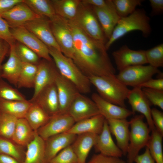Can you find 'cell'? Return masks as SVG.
Here are the masks:
<instances>
[{
  "mask_svg": "<svg viewBox=\"0 0 163 163\" xmlns=\"http://www.w3.org/2000/svg\"><path fill=\"white\" fill-rule=\"evenodd\" d=\"M161 72L158 68L149 65L132 66L119 71L116 75L118 79L127 86L133 88L140 85Z\"/></svg>",
  "mask_w": 163,
  "mask_h": 163,
  "instance_id": "ba28073f",
  "label": "cell"
},
{
  "mask_svg": "<svg viewBox=\"0 0 163 163\" xmlns=\"http://www.w3.org/2000/svg\"><path fill=\"white\" fill-rule=\"evenodd\" d=\"M106 120L111 133L115 137L117 145L123 155H126L129 141V121L126 119Z\"/></svg>",
  "mask_w": 163,
  "mask_h": 163,
  "instance_id": "603a6c76",
  "label": "cell"
},
{
  "mask_svg": "<svg viewBox=\"0 0 163 163\" xmlns=\"http://www.w3.org/2000/svg\"><path fill=\"white\" fill-rule=\"evenodd\" d=\"M48 48L60 74L73 84L80 93L90 92L91 84L88 77L81 71L73 60L55 48Z\"/></svg>",
  "mask_w": 163,
  "mask_h": 163,
  "instance_id": "3957f363",
  "label": "cell"
},
{
  "mask_svg": "<svg viewBox=\"0 0 163 163\" xmlns=\"http://www.w3.org/2000/svg\"><path fill=\"white\" fill-rule=\"evenodd\" d=\"M48 163H78V161L70 145L62 150Z\"/></svg>",
  "mask_w": 163,
  "mask_h": 163,
  "instance_id": "60d3db41",
  "label": "cell"
},
{
  "mask_svg": "<svg viewBox=\"0 0 163 163\" xmlns=\"http://www.w3.org/2000/svg\"><path fill=\"white\" fill-rule=\"evenodd\" d=\"M14 44L10 45L9 57L8 60L5 63L1 65V77L6 79L11 84L17 87L23 62L15 52Z\"/></svg>",
  "mask_w": 163,
  "mask_h": 163,
  "instance_id": "cb8c5ba5",
  "label": "cell"
},
{
  "mask_svg": "<svg viewBox=\"0 0 163 163\" xmlns=\"http://www.w3.org/2000/svg\"><path fill=\"white\" fill-rule=\"evenodd\" d=\"M126 99L131 106L133 114L136 112L141 113L145 118L151 131L155 129L151 117L150 104L143 94L142 88L136 87L129 89Z\"/></svg>",
  "mask_w": 163,
  "mask_h": 163,
  "instance_id": "9a60e30c",
  "label": "cell"
},
{
  "mask_svg": "<svg viewBox=\"0 0 163 163\" xmlns=\"http://www.w3.org/2000/svg\"><path fill=\"white\" fill-rule=\"evenodd\" d=\"M116 11L120 18L127 16L141 5L142 0H112Z\"/></svg>",
  "mask_w": 163,
  "mask_h": 163,
  "instance_id": "74e56055",
  "label": "cell"
},
{
  "mask_svg": "<svg viewBox=\"0 0 163 163\" xmlns=\"http://www.w3.org/2000/svg\"><path fill=\"white\" fill-rule=\"evenodd\" d=\"M112 55L119 71L130 66L147 63L145 50H133L126 45L113 52Z\"/></svg>",
  "mask_w": 163,
  "mask_h": 163,
  "instance_id": "7c38bea8",
  "label": "cell"
},
{
  "mask_svg": "<svg viewBox=\"0 0 163 163\" xmlns=\"http://www.w3.org/2000/svg\"><path fill=\"white\" fill-rule=\"evenodd\" d=\"M144 116L137 115L129 121V144L127 151V163H133L140 150L146 147L150 138L151 131Z\"/></svg>",
  "mask_w": 163,
  "mask_h": 163,
  "instance_id": "5b68a950",
  "label": "cell"
},
{
  "mask_svg": "<svg viewBox=\"0 0 163 163\" xmlns=\"http://www.w3.org/2000/svg\"><path fill=\"white\" fill-rule=\"evenodd\" d=\"M92 7L108 40L121 18L117 13L112 0H109L108 4L105 7Z\"/></svg>",
  "mask_w": 163,
  "mask_h": 163,
  "instance_id": "2e32d148",
  "label": "cell"
},
{
  "mask_svg": "<svg viewBox=\"0 0 163 163\" xmlns=\"http://www.w3.org/2000/svg\"><path fill=\"white\" fill-rule=\"evenodd\" d=\"M0 163H21L14 158L5 154H0Z\"/></svg>",
  "mask_w": 163,
  "mask_h": 163,
  "instance_id": "f5cc1de1",
  "label": "cell"
},
{
  "mask_svg": "<svg viewBox=\"0 0 163 163\" xmlns=\"http://www.w3.org/2000/svg\"><path fill=\"white\" fill-rule=\"evenodd\" d=\"M142 91L150 104L163 110V91L142 88Z\"/></svg>",
  "mask_w": 163,
  "mask_h": 163,
  "instance_id": "b9f144b4",
  "label": "cell"
},
{
  "mask_svg": "<svg viewBox=\"0 0 163 163\" xmlns=\"http://www.w3.org/2000/svg\"><path fill=\"white\" fill-rule=\"evenodd\" d=\"M97 136L91 133L77 135L71 146L77 158L78 163H86L88 154L96 143Z\"/></svg>",
  "mask_w": 163,
  "mask_h": 163,
  "instance_id": "d4e9b609",
  "label": "cell"
},
{
  "mask_svg": "<svg viewBox=\"0 0 163 163\" xmlns=\"http://www.w3.org/2000/svg\"><path fill=\"white\" fill-rule=\"evenodd\" d=\"M24 101L25 97L17 89L13 88L2 78H0V100Z\"/></svg>",
  "mask_w": 163,
  "mask_h": 163,
  "instance_id": "f35d334b",
  "label": "cell"
},
{
  "mask_svg": "<svg viewBox=\"0 0 163 163\" xmlns=\"http://www.w3.org/2000/svg\"><path fill=\"white\" fill-rule=\"evenodd\" d=\"M96 88L98 94L105 100L120 106L126 107L125 101L129 90L115 74L88 77Z\"/></svg>",
  "mask_w": 163,
  "mask_h": 163,
  "instance_id": "277c9868",
  "label": "cell"
},
{
  "mask_svg": "<svg viewBox=\"0 0 163 163\" xmlns=\"http://www.w3.org/2000/svg\"><path fill=\"white\" fill-rule=\"evenodd\" d=\"M50 22L48 18L40 16L26 22L23 26L48 48H54L61 51L52 32Z\"/></svg>",
  "mask_w": 163,
  "mask_h": 163,
  "instance_id": "30bf717a",
  "label": "cell"
},
{
  "mask_svg": "<svg viewBox=\"0 0 163 163\" xmlns=\"http://www.w3.org/2000/svg\"><path fill=\"white\" fill-rule=\"evenodd\" d=\"M91 99L96 104L100 114L106 120L126 119L134 114L131 110L105 100L97 93H93Z\"/></svg>",
  "mask_w": 163,
  "mask_h": 163,
  "instance_id": "ffe728a7",
  "label": "cell"
},
{
  "mask_svg": "<svg viewBox=\"0 0 163 163\" xmlns=\"http://www.w3.org/2000/svg\"><path fill=\"white\" fill-rule=\"evenodd\" d=\"M53 61L44 59L40 60L37 65V72L33 96L35 98L39 92L48 85L55 82L58 70L53 65Z\"/></svg>",
  "mask_w": 163,
  "mask_h": 163,
  "instance_id": "d6986e66",
  "label": "cell"
},
{
  "mask_svg": "<svg viewBox=\"0 0 163 163\" xmlns=\"http://www.w3.org/2000/svg\"><path fill=\"white\" fill-rule=\"evenodd\" d=\"M55 83L59 101V113H67L72 101L80 93L73 84L60 74L58 70Z\"/></svg>",
  "mask_w": 163,
  "mask_h": 163,
  "instance_id": "5bb4252c",
  "label": "cell"
},
{
  "mask_svg": "<svg viewBox=\"0 0 163 163\" xmlns=\"http://www.w3.org/2000/svg\"><path fill=\"white\" fill-rule=\"evenodd\" d=\"M14 48L17 56L23 62L37 65L41 60L36 53L20 42L15 41Z\"/></svg>",
  "mask_w": 163,
  "mask_h": 163,
  "instance_id": "8d00e7d4",
  "label": "cell"
},
{
  "mask_svg": "<svg viewBox=\"0 0 163 163\" xmlns=\"http://www.w3.org/2000/svg\"><path fill=\"white\" fill-rule=\"evenodd\" d=\"M1 65H0V78H1Z\"/></svg>",
  "mask_w": 163,
  "mask_h": 163,
  "instance_id": "db71d44e",
  "label": "cell"
},
{
  "mask_svg": "<svg viewBox=\"0 0 163 163\" xmlns=\"http://www.w3.org/2000/svg\"><path fill=\"white\" fill-rule=\"evenodd\" d=\"M50 20L52 32L61 52L72 59L74 51L73 37L68 20L57 15Z\"/></svg>",
  "mask_w": 163,
  "mask_h": 163,
  "instance_id": "52a82bcc",
  "label": "cell"
},
{
  "mask_svg": "<svg viewBox=\"0 0 163 163\" xmlns=\"http://www.w3.org/2000/svg\"><path fill=\"white\" fill-rule=\"evenodd\" d=\"M145 55L149 65L158 69L163 66V44L161 43L145 50Z\"/></svg>",
  "mask_w": 163,
  "mask_h": 163,
  "instance_id": "ab89813d",
  "label": "cell"
},
{
  "mask_svg": "<svg viewBox=\"0 0 163 163\" xmlns=\"http://www.w3.org/2000/svg\"><path fill=\"white\" fill-rule=\"evenodd\" d=\"M10 28L12 35L15 41L29 48L40 58L49 61H52L48 47L24 26Z\"/></svg>",
  "mask_w": 163,
  "mask_h": 163,
  "instance_id": "9c48e42d",
  "label": "cell"
},
{
  "mask_svg": "<svg viewBox=\"0 0 163 163\" xmlns=\"http://www.w3.org/2000/svg\"><path fill=\"white\" fill-rule=\"evenodd\" d=\"M81 1L82 3L84 4L101 8L106 6L108 4L109 0H83Z\"/></svg>",
  "mask_w": 163,
  "mask_h": 163,
  "instance_id": "816d5d0a",
  "label": "cell"
},
{
  "mask_svg": "<svg viewBox=\"0 0 163 163\" xmlns=\"http://www.w3.org/2000/svg\"><path fill=\"white\" fill-rule=\"evenodd\" d=\"M94 146L99 153L105 156L120 158L123 155L112 139L106 119L101 132L97 135Z\"/></svg>",
  "mask_w": 163,
  "mask_h": 163,
  "instance_id": "7402d4cb",
  "label": "cell"
},
{
  "mask_svg": "<svg viewBox=\"0 0 163 163\" xmlns=\"http://www.w3.org/2000/svg\"><path fill=\"white\" fill-rule=\"evenodd\" d=\"M35 133L25 118L18 119L11 140L20 146H27L34 139Z\"/></svg>",
  "mask_w": 163,
  "mask_h": 163,
  "instance_id": "83f0119b",
  "label": "cell"
},
{
  "mask_svg": "<svg viewBox=\"0 0 163 163\" xmlns=\"http://www.w3.org/2000/svg\"><path fill=\"white\" fill-rule=\"evenodd\" d=\"M56 14L66 20H71L75 16L80 0H51Z\"/></svg>",
  "mask_w": 163,
  "mask_h": 163,
  "instance_id": "4dcf8cb0",
  "label": "cell"
},
{
  "mask_svg": "<svg viewBox=\"0 0 163 163\" xmlns=\"http://www.w3.org/2000/svg\"><path fill=\"white\" fill-rule=\"evenodd\" d=\"M105 119L102 115L99 114L75 122L66 132L76 135L86 133L98 135L102 130Z\"/></svg>",
  "mask_w": 163,
  "mask_h": 163,
  "instance_id": "484cf974",
  "label": "cell"
},
{
  "mask_svg": "<svg viewBox=\"0 0 163 163\" xmlns=\"http://www.w3.org/2000/svg\"><path fill=\"white\" fill-rule=\"evenodd\" d=\"M152 119L155 128L163 135V113L156 108L151 109Z\"/></svg>",
  "mask_w": 163,
  "mask_h": 163,
  "instance_id": "f6af8a7d",
  "label": "cell"
},
{
  "mask_svg": "<svg viewBox=\"0 0 163 163\" xmlns=\"http://www.w3.org/2000/svg\"><path fill=\"white\" fill-rule=\"evenodd\" d=\"M67 113L75 122L100 114L92 100L79 93L71 104Z\"/></svg>",
  "mask_w": 163,
  "mask_h": 163,
  "instance_id": "4fadbf2b",
  "label": "cell"
},
{
  "mask_svg": "<svg viewBox=\"0 0 163 163\" xmlns=\"http://www.w3.org/2000/svg\"><path fill=\"white\" fill-rule=\"evenodd\" d=\"M151 132L150 138L146 146L155 163H163L162 146L163 135L156 128Z\"/></svg>",
  "mask_w": 163,
  "mask_h": 163,
  "instance_id": "836d02e7",
  "label": "cell"
},
{
  "mask_svg": "<svg viewBox=\"0 0 163 163\" xmlns=\"http://www.w3.org/2000/svg\"><path fill=\"white\" fill-rule=\"evenodd\" d=\"M152 16L160 14L163 12V0H149Z\"/></svg>",
  "mask_w": 163,
  "mask_h": 163,
  "instance_id": "7dc6e473",
  "label": "cell"
},
{
  "mask_svg": "<svg viewBox=\"0 0 163 163\" xmlns=\"http://www.w3.org/2000/svg\"><path fill=\"white\" fill-rule=\"evenodd\" d=\"M77 136L65 132L52 136L45 140V163H48L62 150L71 145Z\"/></svg>",
  "mask_w": 163,
  "mask_h": 163,
  "instance_id": "44dd1931",
  "label": "cell"
},
{
  "mask_svg": "<svg viewBox=\"0 0 163 163\" xmlns=\"http://www.w3.org/2000/svg\"><path fill=\"white\" fill-rule=\"evenodd\" d=\"M73 40L72 59L88 77L115 74L116 70L107 53L105 44L90 37L68 20Z\"/></svg>",
  "mask_w": 163,
  "mask_h": 163,
  "instance_id": "6da1fadb",
  "label": "cell"
},
{
  "mask_svg": "<svg viewBox=\"0 0 163 163\" xmlns=\"http://www.w3.org/2000/svg\"><path fill=\"white\" fill-rule=\"evenodd\" d=\"M134 162L136 163H155L146 146L144 152L141 155L139 154L136 158Z\"/></svg>",
  "mask_w": 163,
  "mask_h": 163,
  "instance_id": "c3c4849f",
  "label": "cell"
},
{
  "mask_svg": "<svg viewBox=\"0 0 163 163\" xmlns=\"http://www.w3.org/2000/svg\"><path fill=\"white\" fill-rule=\"evenodd\" d=\"M23 163H45V142L35 131L33 140L26 146Z\"/></svg>",
  "mask_w": 163,
  "mask_h": 163,
  "instance_id": "4316f807",
  "label": "cell"
},
{
  "mask_svg": "<svg viewBox=\"0 0 163 163\" xmlns=\"http://www.w3.org/2000/svg\"><path fill=\"white\" fill-rule=\"evenodd\" d=\"M23 2L39 16L46 17L50 20L56 15L51 0H24Z\"/></svg>",
  "mask_w": 163,
  "mask_h": 163,
  "instance_id": "1f68e13d",
  "label": "cell"
},
{
  "mask_svg": "<svg viewBox=\"0 0 163 163\" xmlns=\"http://www.w3.org/2000/svg\"><path fill=\"white\" fill-rule=\"evenodd\" d=\"M30 101L32 104L24 118L33 129L37 131L48 122L51 117L37 103Z\"/></svg>",
  "mask_w": 163,
  "mask_h": 163,
  "instance_id": "f1b7e54d",
  "label": "cell"
},
{
  "mask_svg": "<svg viewBox=\"0 0 163 163\" xmlns=\"http://www.w3.org/2000/svg\"><path fill=\"white\" fill-rule=\"evenodd\" d=\"M150 21V18L143 8H136L129 15L121 18L105 45L106 50L117 40L132 31H140L144 37H148L152 31Z\"/></svg>",
  "mask_w": 163,
  "mask_h": 163,
  "instance_id": "7a4b0ae2",
  "label": "cell"
},
{
  "mask_svg": "<svg viewBox=\"0 0 163 163\" xmlns=\"http://www.w3.org/2000/svg\"><path fill=\"white\" fill-rule=\"evenodd\" d=\"M18 119L0 112V137L11 140Z\"/></svg>",
  "mask_w": 163,
  "mask_h": 163,
  "instance_id": "d590c367",
  "label": "cell"
},
{
  "mask_svg": "<svg viewBox=\"0 0 163 163\" xmlns=\"http://www.w3.org/2000/svg\"><path fill=\"white\" fill-rule=\"evenodd\" d=\"M0 38L6 41L10 45L14 44L16 41L12 35L8 24L0 16Z\"/></svg>",
  "mask_w": 163,
  "mask_h": 163,
  "instance_id": "7bdbcfd3",
  "label": "cell"
},
{
  "mask_svg": "<svg viewBox=\"0 0 163 163\" xmlns=\"http://www.w3.org/2000/svg\"><path fill=\"white\" fill-rule=\"evenodd\" d=\"M37 69V65L23 62L17 87L34 88Z\"/></svg>",
  "mask_w": 163,
  "mask_h": 163,
  "instance_id": "d6a6232c",
  "label": "cell"
},
{
  "mask_svg": "<svg viewBox=\"0 0 163 163\" xmlns=\"http://www.w3.org/2000/svg\"><path fill=\"white\" fill-rule=\"evenodd\" d=\"M30 101L38 104L50 117L59 113V101L55 82L45 87L35 98Z\"/></svg>",
  "mask_w": 163,
  "mask_h": 163,
  "instance_id": "ac0fdd59",
  "label": "cell"
},
{
  "mask_svg": "<svg viewBox=\"0 0 163 163\" xmlns=\"http://www.w3.org/2000/svg\"><path fill=\"white\" fill-rule=\"evenodd\" d=\"M88 163H126L120 158L108 156L100 153L94 155Z\"/></svg>",
  "mask_w": 163,
  "mask_h": 163,
  "instance_id": "ee69618b",
  "label": "cell"
},
{
  "mask_svg": "<svg viewBox=\"0 0 163 163\" xmlns=\"http://www.w3.org/2000/svg\"><path fill=\"white\" fill-rule=\"evenodd\" d=\"M75 123L68 113H59L51 117L48 122L37 132L45 141L52 136L67 132Z\"/></svg>",
  "mask_w": 163,
  "mask_h": 163,
  "instance_id": "8fae6325",
  "label": "cell"
},
{
  "mask_svg": "<svg viewBox=\"0 0 163 163\" xmlns=\"http://www.w3.org/2000/svg\"><path fill=\"white\" fill-rule=\"evenodd\" d=\"M90 37L105 44L106 38L92 7L80 3L75 17L70 20Z\"/></svg>",
  "mask_w": 163,
  "mask_h": 163,
  "instance_id": "8992f818",
  "label": "cell"
},
{
  "mask_svg": "<svg viewBox=\"0 0 163 163\" xmlns=\"http://www.w3.org/2000/svg\"><path fill=\"white\" fill-rule=\"evenodd\" d=\"M23 1V0H0V13L9 10Z\"/></svg>",
  "mask_w": 163,
  "mask_h": 163,
  "instance_id": "681fc988",
  "label": "cell"
},
{
  "mask_svg": "<svg viewBox=\"0 0 163 163\" xmlns=\"http://www.w3.org/2000/svg\"><path fill=\"white\" fill-rule=\"evenodd\" d=\"M32 102L29 100H0V112L18 119L24 118Z\"/></svg>",
  "mask_w": 163,
  "mask_h": 163,
  "instance_id": "f546056e",
  "label": "cell"
},
{
  "mask_svg": "<svg viewBox=\"0 0 163 163\" xmlns=\"http://www.w3.org/2000/svg\"><path fill=\"white\" fill-rule=\"evenodd\" d=\"M0 16L8 23L10 28L23 26L26 22L40 16L34 13L23 1L0 13Z\"/></svg>",
  "mask_w": 163,
  "mask_h": 163,
  "instance_id": "e0dca14e",
  "label": "cell"
},
{
  "mask_svg": "<svg viewBox=\"0 0 163 163\" xmlns=\"http://www.w3.org/2000/svg\"><path fill=\"white\" fill-rule=\"evenodd\" d=\"M18 146L11 140L0 137V154L10 156L23 163L25 153L23 152Z\"/></svg>",
  "mask_w": 163,
  "mask_h": 163,
  "instance_id": "e575fe53",
  "label": "cell"
},
{
  "mask_svg": "<svg viewBox=\"0 0 163 163\" xmlns=\"http://www.w3.org/2000/svg\"><path fill=\"white\" fill-rule=\"evenodd\" d=\"M142 88L163 91V78H152L143 83L139 86Z\"/></svg>",
  "mask_w": 163,
  "mask_h": 163,
  "instance_id": "bcb514c9",
  "label": "cell"
},
{
  "mask_svg": "<svg viewBox=\"0 0 163 163\" xmlns=\"http://www.w3.org/2000/svg\"><path fill=\"white\" fill-rule=\"evenodd\" d=\"M10 45L5 40L0 38V65L6 56L9 53Z\"/></svg>",
  "mask_w": 163,
  "mask_h": 163,
  "instance_id": "f907efd6",
  "label": "cell"
}]
</instances>
